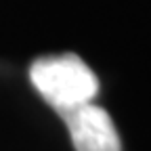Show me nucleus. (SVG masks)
<instances>
[{
    "label": "nucleus",
    "instance_id": "f257e3e1",
    "mask_svg": "<svg viewBox=\"0 0 151 151\" xmlns=\"http://www.w3.org/2000/svg\"><path fill=\"white\" fill-rule=\"evenodd\" d=\"M29 80L57 113L90 103L99 92L97 76L71 52L36 59L29 67Z\"/></svg>",
    "mask_w": 151,
    "mask_h": 151
},
{
    "label": "nucleus",
    "instance_id": "f03ea898",
    "mask_svg": "<svg viewBox=\"0 0 151 151\" xmlns=\"http://www.w3.org/2000/svg\"><path fill=\"white\" fill-rule=\"evenodd\" d=\"M76 151H120V137L109 113L90 103L61 111Z\"/></svg>",
    "mask_w": 151,
    "mask_h": 151
}]
</instances>
